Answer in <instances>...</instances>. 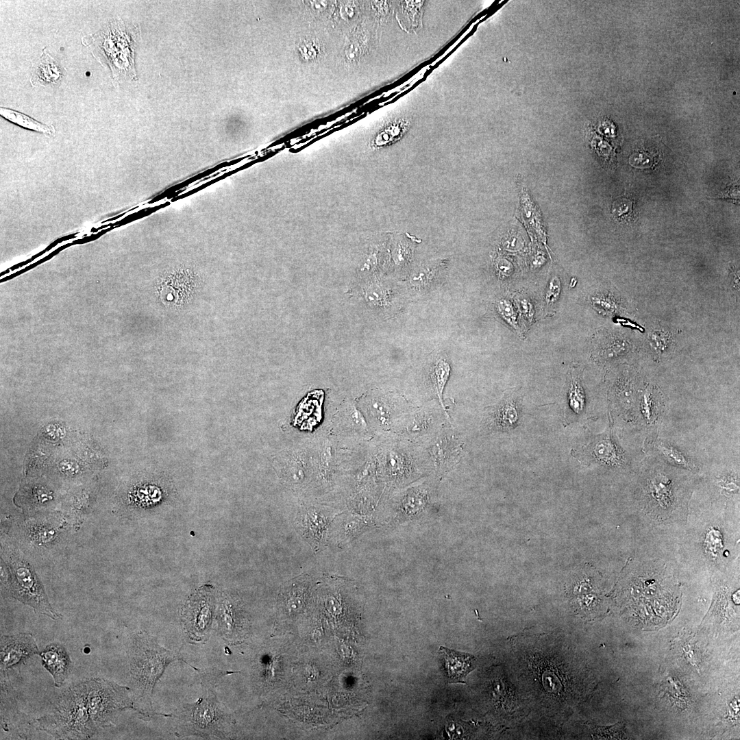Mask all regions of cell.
Instances as JSON below:
<instances>
[{"label":"cell","mask_w":740,"mask_h":740,"mask_svg":"<svg viewBox=\"0 0 740 740\" xmlns=\"http://www.w3.org/2000/svg\"><path fill=\"white\" fill-rule=\"evenodd\" d=\"M130 689L134 710L144 720L151 719L156 713L152 706L153 688L173 661L183 657L160 645L156 638L146 632H138L131 637L128 648Z\"/></svg>","instance_id":"6da1fadb"},{"label":"cell","mask_w":740,"mask_h":740,"mask_svg":"<svg viewBox=\"0 0 740 740\" xmlns=\"http://www.w3.org/2000/svg\"><path fill=\"white\" fill-rule=\"evenodd\" d=\"M140 38L138 26L116 18L82 40L101 64L110 68L113 84L116 86L124 81L137 79L135 53Z\"/></svg>","instance_id":"7a4b0ae2"},{"label":"cell","mask_w":740,"mask_h":740,"mask_svg":"<svg viewBox=\"0 0 740 740\" xmlns=\"http://www.w3.org/2000/svg\"><path fill=\"white\" fill-rule=\"evenodd\" d=\"M36 728L58 739H88L98 728L87 706L84 681L67 687L55 700L51 710L34 719Z\"/></svg>","instance_id":"3957f363"},{"label":"cell","mask_w":740,"mask_h":740,"mask_svg":"<svg viewBox=\"0 0 740 740\" xmlns=\"http://www.w3.org/2000/svg\"><path fill=\"white\" fill-rule=\"evenodd\" d=\"M204 693L195 702L184 704L175 714V734L224 739L230 737L231 716L214 691L216 684L201 683Z\"/></svg>","instance_id":"277c9868"},{"label":"cell","mask_w":740,"mask_h":740,"mask_svg":"<svg viewBox=\"0 0 740 740\" xmlns=\"http://www.w3.org/2000/svg\"><path fill=\"white\" fill-rule=\"evenodd\" d=\"M1 558L8 570V595L32 607L36 613L56 620L61 619L62 615L51 606L41 581L21 550L9 541L1 543Z\"/></svg>","instance_id":"5b68a950"},{"label":"cell","mask_w":740,"mask_h":740,"mask_svg":"<svg viewBox=\"0 0 740 740\" xmlns=\"http://www.w3.org/2000/svg\"><path fill=\"white\" fill-rule=\"evenodd\" d=\"M84 681L88 710L98 728L114 725L123 711L134 709L129 687L96 677Z\"/></svg>","instance_id":"8992f818"},{"label":"cell","mask_w":740,"mask_h":740,"mask_svg":"<svg viewBox=\"0 0 740 740\" xmlns=\"http://www.w3.org/2000/svg\"><path fill=\"white\" fill-rule=\"evenodd\" d=\"M214 606V590L210 586L200 587L185 602L181 621L190 643L205 642L209 637Z\"/></svg>","instance_id":"52a82bcc"},{"label":"cell","mask_w":740,"mask_h":740,"mask_svg":"<svg viewBox=\"0 0 740 740\" xmlns=\"http://www.w3.org/2000/svg\"><path fill=\"white\" fill-rule=\"evenodd\" d=\"M430 488L428 484H421L399 491L388 515V525L402 526L430 517L433 513V502Z\"/></svg>","instance_id":"ba28073f"},{"label":"cell","mask_w":740,"mask_h":740,"mask_svg":"<svg viewBox=\"0 0 740 740\" xmlns=\"http://www.w3.org/2000/svg\"><path fill=\"white\" fill-rule=\"evenodd\" d=\"M36 641L30 633H18L1 637L0 669L3 680L21 667L34 655L39 654Z\"/></svg>","instance_id":"9c48e42d"},{"label":"cell","mask_w":740,"mask_h":740,"mask_svg":"<svg viewBox=\"0 0 740 740\" xmlns=\"http://www.w3.org/2000/svg\"><path fill=\"white\" fill-rule=\"evenodd\" d=\"M521 409V397L517 393L508 394L495 406L489 408L486 426L492 430L510 431L519 426Z\"/></svg>","instance_id":"30bf717a"},{"label":"cell","mask_w":740,"mask_h":740,"mask_svg":"<svg viewBox=\"0 0 740 740\" xmlns=\"http://www.w3.org/2000/svg\"><path fill=\"white\" fill-rule=\"evenodd\" d=\"M572 456L579 461H594L606 465L616 467L624 463L622 452L608 436H600L589 444L580 449L571 451Z\"/></svg>","instance_id":"8fae6325"},{"label":"cell","mask_w":740,"mask_h":740,"mask_svg":"<svg viewBox=\"0 0 740 740\" xmlns=\"http://www.w3.org/2000/svg\"><path fill=\"white\" fill-rule=\"evenodd\" d=\"M330 522V517L314 506L301 509L296 519L301 536L314 550H319L324 544Z\"/></svg>","instance_id":"7c38bea8"},{"label":"cell","mask_w":740,"mask_h":740,"mask_svg":"<svg viewBox=\"0 0 740 740\" xmlns=\"http://www.w3.org/2000/svg\"><path fill=\"white\" fill-rule=\"evenodd\" d=\"M239 604L231 595L222 593L219 596L216 616L217 628L221 637L229 643H234L240 637L242 623Z\"/></svg>","instance_id":"4fadbf2b"},{"label":"cell","mask_w":740,"mask_h":740,"mask_svg":"<svg viewBox=\"0 0 740 740\" xmlns=\"http://www.w3.org/2000/svg\"><path fill=\"white\" fill-rule=\"evenodd\" d=\"M41 663L60 687L71 674L73 664L66 648L58 643L48 644L39 654Z\"/></svg>","instance_id":"5bb4252c"},{"label":"cell","mask_w":740,"mask_h":740,"mask_svg":"<svg viewBox=\"0 0 740 740\" xmlns=\"http://www.w3.org/2000/svg\"><path fill=\"white\" fill-rule=\"evenodd\" d=\"M585 408V394L581 383L580 374L576 368H571L567 378L565 421L571 423L580 415Z\"/></svg>","instance_id":"9a60e30c"},{"label":"cell","mask_w":740,"mask_h":740,"mask_svg":"<svg viewBox=\"0 0 740 740\" xmlns=\"http://www.w3.org/2000/svg\"><path fill=\"white\" fill-rule=\"evenodd\" d=\"M439 651L449 679L454 682H464L463 679L475 667L473 656L442 646Z\"/></svg>","instance_id":"2e32d148"},{"label":"cell","mask_w":740,"mask_h":740,"mask_svg":"<svg viewBox=\"0 0 740 740\" xmlns=\"http://www.w3.org/2000/svg\"><path fill=\"white\" fill-rule=\"evenodd\" d=\"M63 77V72L58 62L46 51L35 64L30 82L33 86L56 85Z\"/></svg>","instance_id":"e0dca14e"},{"label":"cell","mask_w":740,"mask_h":740,"mask_svg":"<svg viewBox=\"0 0 740 740\" xmlns=\"http://www.w3.org/2000/svg\"><path fill=\"white\" fill-rule=\"evenodd\" d=\"M432 451L436 469L442 474L456 463L460 453L456 441L449 438H441L436 441Z\"/></svg>","instance_id":"ac0fdd59"},{"label":"cell","mask_w":740,"mask_h":740,"mask_svg":"<svg viewBox=\"0 0 740 740\" xmlns=\"http://www.w3.org/2000/svg\"><path fill=\"white\" fill-rule=\"evenodd\" d=\"M441 265L436 262H428L419 265L410 273L408 283L415 291H426L432 285L439 275Z\"/></svg>","instance_id":"d6986e66"},{"label":"cell","mask_w":740,"mask_h":740,"mask_svg":"<svg viewBox=\"0 0 740 740\" xmlns=\"http://www.w3.org/2000/svg\"><path fill=\"white\" fill-rule=\"evenodd\" d=\"M0 114L5 119L23 127L49 135H53L55 133V128L53 125L41 123L14 110L1 107Z\"/></svg>","instance_id":"ffe728a7"},{"label":"cell","mask_w":740,"mask_h":740,"mask_svg":"<svg viewBox=\"0 0 740 740\" xmlns=\"http://www.w3.org/2000/svg\"><path fill=\"white\" fill-rule=\"evenodd\" d=\"M286 454L283 458V478L293 484L304 481L306 476V463L299 454Z\"/></svg>","instance_id":"44dd1931"},{"label":"cell","mask_w":740,"mask_h":740,"mask_svg":"<svg viewBox=\"0 0 740 740\" xmlns=\"http://www.w3.org/2000/svg\"><path fill=\"white\" fill-rule=\"evenodd\" d=\"M27 525V536L29 541L35 545H41L52 543L58 537V532L55 527L47 523H34L33 521Z\"/></svg>","instance_id":"7402d4cb"},{"label":"cell","mask_w":740,"mask_h":740,"mask_svg":"<svg viewBox=\"0 0 740 740\" xmlns=\"http://www.w3.org/2000/svg\"><path fill=\"white\" fill-rule=\"evenodd\" d=\"M450 374V366L443 358L437 359L434 363L430 371V377L435 393L438 396L441 406L444 408L443 403V391Z\"/></svg>","instance_id":"603a6c76"},{"label":"cell","mask_w":740,"mask_h":740,"mask_svg":"<svg viewBox=\"0 0 740 740\" xmlns=\"http://www.w3.org/2000/svg\"><path fill=\"white\" fill-rule=\"evenodd\" d=\"M670 481L664 477L656 476L651 481L650 493L654 502L660 507L667 509L672 504V493Z\"/></svg>","instance_id":"cb8c5ba5"},{"label":"cell","mask_w":740,"mask_h":740,"mask_svg":"<svg viewBox=\"0 0 740 740\" xmlns=\"http://www.w3.org/2000/svg\"><path fill=\"white\" fill-rule=\"evenodd\" d=\"M243 158H241V159H237V160H232V161H230V162H223V163H221L220 164H218V165L215 166L213 168H211V169H210L208 170H206V171H204V172H202L201 173H199L198 175H195V176H193V177H190V178H189V179H188V180H185V181H184V182H182L181 183H179L178 184L173 186L169 188L168 189H166L165 191H164L162 193H161L158 196L153 198L151 201L149 202V204L160 201L162 199H164L166 196L168 197V195H170L171 194H173L175 192L178 191V190H180L183 188H185V187L188 186L189 184L193 183L194 182H195V181H197L198 180L202 179V178H204V177H206V176H208V175L217 171L218 170H219V169H221L222 168H225L226 166H228L232 165L234 164H236L238 162H240Z\"/></svg>","instance_id":"d4e9b609"},{"label":"cell","mask_w":740,"mask_h":740,"mask_svg":"<svg viewBox=\"0 0 740 740\" xmlns=\"http://www.w3.org/2000/svg\"><path fill=\"white\" fill-rule=\"evenodd\" d=\"M500 316L516 331H520L518 316L513 304L507 299H501L496 304Z\"/></svg>","instance_id":"484cf974"},{"label":"cell","mask_w":740,"mask_h":740,"mask_svg":"<svg viewBox=\"0 0 740 740\" xmlns=\"http://www.w3.org/2000/svg\"><path fill=\"white\" fill-rule=\"evenodd\" d=\"M269 156H270V155H267L264 157L259 158H258L256 160H253V161H251V162H250L249 163H247V164H244V165H243V166H240V167H238L237 169H235L234 170H232L230 171L225 173L222 175L217 177L216 178H214L213 180H210L209 182H207L205 184H201V186H198V187H197V188H195L194 189H192V190H189V191H188V192H186L185 193H182L180 195H178V196H177L175 197L172 198L171 202H174L175 201H177V200L186 198V197H188L190 195H192L200 191L201 190H203L205 188H206V187H208V186H210V185H212V184H214V183H216V182H219L220 180H222L225 179V177H227L228 176H230V175L237 173L238 171H241L243 169L248 168L249 166H251L252 164H255L256 162L264 160L266 158H269Z\"/></svg>","instance_id":"4316f807"},{"label":"cell","mask_w":740,"mask_h":740,"mask_svg":"<svg viewBox=\"0 0 740 740\" xmlns=\"http://www.w3.org/2000/svg\"><path fill=\"white\" fill-rule=\"evenodd\" d=\"M658 447L663 456L672 463L687 469H691L692 465L690 460L679 449L673 446L663 443L659 444Z\"/></svg>","instance_id":"83f0119b"},{"label":"cell","mask_w":740,"mask_h":740,"mask_svg":"<svg viewBox=\"0 0 740 740\" xmlns=\"http://www.w3.org/2000/svg\"><path fill=\"white\" fill-rule=\"evenodd\" d=\"M381 398H374L369 403V410L371 414L381 423H386L390 414V406Z\"/></svg>","instance_id":"f1b7e54d"},{"label":"cell","mask_w":740,"mask_h":740,"mask_svg":"<svg viewBox=\"0 0 740 740\" xmlns=\"http://www.w3.org/2000/svg\"><path fill=\"white\" fill-rule=\"evenodd\" d=\"M561 283L558 277L554 275L549 281L544 293V301L547 306H552L559 298Z\"/></svg>","instance_id":"f546056e"},{"label":"cell","mask_w":740,"mask_h":740,"mask_svg":"<svg viewBox=\"0 0 740 740\" xmlns=\"http://www.w3.org/2000/svg\"><path fill=\"white\" fill-rule=\"evenodd\" d=\"M641 405L642 412L645 421L648 423H652L655 418L656 402L654 393L650 389H646L644 392Z\"/></svg>","instance_id":"4dcf8cb0"},{"label":"cell","mask_w":740,"mask_h":740,"mask_svg":"<svg viewBox=\"0 0 740 740\" xmlns=\"http://www.w3.org/2000/svg\"><path fill=\"white\" fill-rule=\"evenodd\" d=\"M410 246L406 241H401L397 244L395 249V260L397 264L404 265L410 256Z\"/></svg>","instance_id":"1f68e13d"},{"label":"cell","mask_w":740,"mask_h":740,"mask_svg":"<svg viewBox=\"0 0 740 740\" xmlns=\"http://www.w3.org/2000/svg\"><path fill=\"white\" fill-rule=\"evenodd\" d=\"M516 302L520 312L528 320L532 321L534 317V308L530 300L526 297H520Z\"/></svg>","instance_id":"d6a6232c"},{"label":"cell","mask_w":740,"mask_h":740,"mask_svg":"<svg viewBox=\"0 0 740 740\" xmlns=\"http://www.w3.org/2000/svg\"><path fill=\"white\" fill-rule=\"evenodd\" d=\"M594 306L605 312H613L616 306L610 298L605 296L595 297L593 298Z\"/></svg>","instance_id":"836d02e7"},{"label":"cell","mask_w":740,"mask_h":740,"mask_svg":"<svg viewBox=\"0 0 740 740\" xmlns=\"http://www.w3.org/2000/svg\"><path fill=\"white\" fill-rule=\"evenodd\" d=\"M630 206L631 203L630 201H629V200L625 199L616 200V201H615L613 206V213L616 216H620L624 213H626L627 211H628V210L630 209Z\"/></svg>","instance_id":"e575fe53"}]
</instances>
